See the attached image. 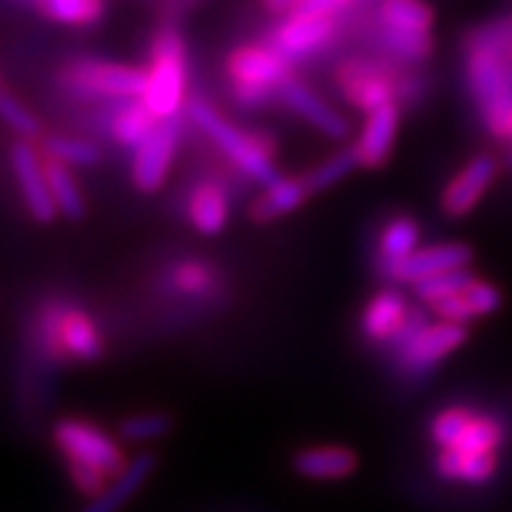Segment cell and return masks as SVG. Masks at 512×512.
<instances>
[{
    "instance_id": "obj_19",
    "label": "cell",
    "mask_w": 512,
    "mask_h": 512,
    "mask_svg": "<svg viewBox=\"0 0 512 512\" xmlns=\"http://www.w3.org/2000/svg\"><path fill=\"white\" fill-rule=\"evenodd\" d=\"M154 468V453H138L133 461H128V466L123 468V474H117V479L112 484H107V489L102 494H97L81 512H120L141 492L143 484L154 474Z\"/></svg>"
},
{
    "instance_id": "obj_35",
    "label": "cell",
    "mask_w": 512,
    "mask_h": 512,
    "mask_svg": "<svg viewBox=\"0 0 512 512\" xmlns=\"http://www.w3.org/2000/svg\"><path fill=\"white\" fill-rule=\"evenodd\" d=\"M169 429H172L169 414L154 411V414L128 416V419L120 424V437H123L125 442H151L167 435Z\"/></svg>"
},
{
    "instance_id": "obj_3",
    "label": "cell",
    "mask_w": 512,
    "mask_h": 512,
    "mask_svg": "<svg viewBox=\"0 0 512 512\" xmlns=\"http://www.w3.org/2000/svg\"><path fill=\"white\" fill-rule=\"evenodd\" d=\"M468 341V325L437 320L429 323L422 307H411L401 331L390 338L388 351L398 370L409 377H424L440 367Z\"/></svg>"
},
{
    "instance_id": "obj_24",
    "label": "cell",
    "mask_w": 512,
    "mask_h": 512,
    "mask_svg": "<svg viewBox=\"0 0 512 512\" xmlns=\"http://www.w3.org/2000/svg\"><path fill=\"white\" fill-rule=\"evenodd\" d=\"M156 125H159V117L146 107L143 99L117 102L110 115V136L125 149H136L151 136Z\"/></svg>"
},
{
    "instance_id": "obj_22",
    "label": "cell",
    "mask_w": 512,
    "mask_h": 512,
    "mask_svg": "<svg viewBox=\"0 0 512 512\" xmlns=\"http://www.w3.org/2000/svg\"><path fill=\"white\" fill-rule=\"evenodd\" d=\"M419 237H422V229H419V221L414 216L401 214L385 221L383 232L377 237V268H380V273L416 253Z\"/></svg>"
},
{
    "instance_id": "obj_36",
    "label": "cell",
    "mask_w": 512,
    "mask_h": 512,
    "mask_svg": "<svg viewBox=\"0 0 512 512\" xmlns=\"http://www.w3.org/2000/svg\"><path fill=\"white\" fill-rule=\"evenodd\" d=\"M0 120L8 125L11 130L19 133V138H26V141H32V138L39 136V120L32 115V112L26 110L24 104L19 99L13 97L11 91H6L0 86Z\"/></svg>"
},
{
    "instance_id": "obj_20",
    "label": "cell",
    "mask_w": 512,
    "mask_h": 512,
    "mask_svg": "<svg viewBox=\"0 0 512 512\" xmlns=\"http://www.w3.org/2000/svg\"><path fill=\"white\" fill-rule=\"evenodd\" d=\"M359 468L357 453L344 445H318L294 455V471L312 481L349 479Z\"/></svg>"
},
{
    "instance_id": "obj_38",
    "label": "cell",
    "mask_w": 512,
    "mask_h": 512,
    "mask_svg": "<svg viewBox=\"0 0 512 512\" xmlns=\"http://www.w3.org/2000/svg\"><path fill=\"white\" fill-rule=\"evenodd\" d=\"M354 6V0H302L292 13H307V16H341Z\"/></svg>"
},
{
    "instance_id": "obj_25",
    "label": "cell",
    "mask_w": 512,
    "mask_h": 512,
    "mask_svg": "<svg viewBox=\"0 0 512 512\" xmlns=\"http://www.w3.org/2000/svg\"><path fill=\"white\" fill-rule=\"evenodd\" d=\"M375 42L383 50V55L401 63H419L427 60L435 50L432 34L429 32H406V29H393V26L377 24Z\"/></svg>"
},
{
    "instance_id": "obj_30",
    "label": "cell",
    "mask_w": 512,
    "mask_h": 512,
    "mask_svg": "<svg viewBox=\"0 0 512 512\" xmlns=\"http://www.w3.org/2000/svg\"><path fill=\"white\" fill-rule=\"evenodd\" d=\"M39 8L50 16L52 21L71 26H91L97 24L107 11L104 0H42Z\"/></svg>"
},
{
    "instance_id": "obj_17",
    "label": "cell",
    "mask_w": 512,
    "mask_h": 512,
    "mask_svg": "<svg viewBox=\"0 0 512 512\" xmlns=\"http://www.w3.org/2000/svg\"><path fill=\"white\" fill-rule=\"evenodd\" d=\"M229 195L214 180L195 182L188 193V203H185V214H188L190 227L198 234L214 237V234L224 232L229 224Z\"/></svg>"
},
{
    "instance_id": "obj_6",
    "label": "cell",
    "mask_w": 512,
    "mask_h": 512,
    "mask_svg": "<svg viewBox=\"0 0 512 512\" xmlns=\"http://www.w3.org/2000/svg\"><path fill=\"white\" fill-rule=\"evenodd\" d=\"M146 68L104 63V60H76L63 71L60 84L81 99L130 102L146 94Z\"/></svg>"
},
{
    "instance_id": "obj_14",
    "label": "cell",
    "mask_w": 512,
    "mask_h": 512,
    "mask_svg": "<svg viewBox=\"0 0 512 512\" xmlns=\"http://www.w3.org/2000/svg\"><path fill=\"white\" fill-rule=\"evenodd\" d=\"M494 177H497V162L494 156L479 154L474 156L466 167L453 175V180L445 185L440 195V208L442 214L450 216V219H463L479 206V201L487 195V190L492 188Z\"/></svg>"
},
{
    "instance_id": "obj_27",
    "label": "cell",
    "mask_w": 512,
    "mask_h": 512,
    "mask_svg": "<svg viewBox=\"0 0 512 512\" xmlns=\"http://www.w3.org/2000/svg\"><path fill=\"white\" fill-rule=\"evenodd\" d=\"M377 24L406 32H429L435 24V11L424 0H380Z\"/></svg>"
},
{
    "instance_id": "obj_1",
    "label": "cell",
    "mask_w": 512,
    "mask_h": 512,
    "mask_svg": "<svg viewBox=\"0 0 512 512\" xmlns=\"http://www.w3.org/2000/svg\"><path fill=\"white\" fill-rule=\"evenodd\" d=\"M463 76L481 125L512 138V13L471 26L463 37Z\"/></svg>"
},
{
    "instance_id": "obj_26",
    "label": "cell",
    "mask_w": 512,
    "mask_h": 512,
    "mask_svg": "<svg viewBox=\"0 0 512 512\" xmlns=\"http://www.w3.org/2000/svg\"><path fill=\"white\" fill-rule=\"evenodd\" d=\"M47 182H50V193L55 198L58 214L65 219L78 221L86 216V198L81 188L73 180V172L68 164L55 162V159H45Z\"/></svg>"
},
{
    "instance_id": "obj_37",
    "label": "cell",
    "mask_w": 512,
    "mask_h": 512,
    "mask_svg": "<svg viewBox=\"0 0 512 512\" xmlns=\"http://www.w3.org/2000/svg\"><path fill=\"white\" fill-rule=\"evenodd\" d=\"M466 297L474 318H489V315H494L502 307V292L492 281L474 279L466 286Z\"/></svg>"
},
{
    "instance_id": "obj_16",
    "label": "cell",
    "mask_w": 512,
    "mask_h": 512,
    "mask_svg": "<svg viewBox=\"0 0 512 512\" xmlns=\"http://www.w3.org/2000/svg\"><path fill=\"white\" fill-rule=\"evenodd\" d=\"M279 99L294 112V115H299L302 120H307L312 128L320 130L323 136L344 138L346 133H349V125H346L344 117L338 115V110H333L331 104L325 102V99H320V94H315V91H312L305 81H299L294 73L281 84Z\"/></svg>"
},
{
    "instance_id": "obj_11",
    "label": "cell",
    "mask_w": 512,
    "mask_h": 512,
    "mask_svg": "<svg viewBox=\"0 0 512 512\" xmlns=\"http://www.w3.org/2000/svg\"><path fill=\"white\" fill-rule=\"evenodd\" d=\"M338 37V16H307L286 13L279 24L268 32L266 42L284 55L286 60H305L331 47Z\"/></svg>"
},
{
    "instance_id": "obj_7",
    "label": "cell",
    "mask_w": 512,
    "mask_h": 512,
    "mask_svg": "<svg viewBox=\"0 0 512 512\" xmlns=\"http://www.w3.org/2000/svg\"><path fill=\"white\" fill-rule=\"evenodd\" d=\"M52 440L68 458V466H84L102 476L123 474L128 466L123 450L102 427L84 419H60L52 429Z\"/></svg>"
},
{
    "instance_id": "obj_41",
    "label": "cell",
    "mask_w": 512,
    "mask_h": 512,
    "mask_svg": "<svg viewBox=\"0 0 512 512\" xmlns=\"http://www.w3.org/2000/svg\"><path fill=\"white\" fill-rule=\"evenodd\" d=\"M357 3H367V0H354V6H357Z\"/></svg>"
},
{
    "instance_id": "obj_28",
    "label": "cell",
    "mask_w": 512,
    "mask_h": 512,
    "mask_svg": "<svg viewBox=\"0 0 512 512\" xmlns=\"http://www.w3.org/2000/svg\"><path fill=\"white\" fill-rule=\"evenodd\" d=\"M167 284L185 297H211L219 286V273L203 260H182L169 271Z\"/></svg>"
},
{
    "instance_id": "obj_13",
    "label": "cell",
    "mask_w": 512,
    "mask_h": 512,
    "mask_svg": "<svg viewBox=\"0 0 512 512\" xmlns=\"http://www.w3.org/2000/svg\"><path fill=\"white\" fill-rule=\"evenodd\" d=\"M11 167L16 180H19V190L24 195L26 211L39 224H50L58 216V206H55V198L50 193V182H47L42 154L26 138H21V141H16L11 146Z\"/></svg>"
},
{
    "instance_id": "obj_32",
    "label": "cell",
    "mask_w": 512,
    "mask_h": 512,
    "mask_svg": "<svg viewBox=\"0 0 512 512\" xmlns=\"http://www.w3.org/2000/svg\"><path fill=\"white\" fill-rule=\"evenodd\" d=\"M357 167H359V159L351 146L349 149L336 151V154L328 156L325 162H320L318 167H312L310 172H307L305 175L307 188H310L312 195L320 193V190L333 188V185H338V182L344 180V177H349Z\"/></svg>"
},
{
    "instance_id": "obj_9",
    "label": "cell",
    "mask_w": 512,
    "mask_h": 512,
    "mask_svg": "<svg viewBox=\"0 0 512 512\" xmlns=\"http://www.w3.org/2000/svg\"><path fill=\"white\" fill-rule=\"evenodd\" d=\"M403 71L383 60L346 58L336 68V84L359 112H372L388 102H398V81Z\"/></svg>"
},
{
    "instance_id": "obj_10",
    "label": "cell",
    "mask_w": 512,
    "mask_h": 512,
    "mask_svg": "<svg viewBox=\"0 0 512 512\" xmlns=\"http://www.w3.org/2000/svg\"><path fill=\"white\" fill-rule=\"evenodd\" d=\"M180 136V117H167V120H159V125L151 130V136L133 149L130 177L141 193H156L167 182L177 146H180Z\"/></svg>"
},
{
    "instance_id": "obj_18",
    "label": "cell",
    "mask_w": 512,
    "mask_h": 512,
    "mask_svg": "<svg viewBox=\"0 0 512 512\" xmlns=\"http://www.w3.org/2000/svg\"><path fill=\"white\" fill-rule=\"evenodd\" d=\"M411 307L406 305L398 289H383L367 302L362 315V333L372 344H388L390 338L401 331V325L409 318Z\"/></svg>"
},
{
    "instance_id": "obj_21",
    "label": "cell",
    "mask_w": 512,
    "mask_h": 512,
    "mask_svg": "<svg viewBox=\"0 0 512 512\" xmlns=\"http://www.w3.org/2000/svg\"><path fill=\"white\" fill-rule=\"evenodd\" d=\"M310 195L312 193L307 188L305 175L279 177L276 182L266 185V190L255 198V203L250 206V216L258 224H268V221H276L281 216L297 211Z\"/></svg>"
},
{
    "instance_id": "obj_15",
    "label": "cell",
    "mask_w": 512,
    "mask_h": 512,
    "mask_svg": "<svg viewBox=\"0 0 512 512\" xmlns=\"http://www.w3.org/2000/svg\"><path fill=\"white\" fill-rule=\"evenodd\" d=\"M398 128H401V104L398 102H388L383 107H377V110L367 112L359 138L351 146L359 159V167H383L393 146H396Z\"/></svg>"
},
{
    "instance_id": "obj_42",
    "label": "cell",
    "mask_w": 512,
    "mask_h": 512,
    "mask_svg": "<svg viewBox=\"0 0 512 512\" xmlns=\"http://www.w3.org/2000/svg\"><path fill=\"white\" fill-rule=\"evenodd\" d=\"M510 141H512V138H510Z\"/></svg>"
},
{
    "instance_id": "obj_39",
    "label": "cell",
    "mask_w": 512,
    "mask_h": 512,
    "mask_svg": "<svg viewBox=\"0 0 512 512\" xmlns=\"http://www.w3.org/2000/svg\"><path fill=\"white\" fill-rule=\"evenodd\" d=\"M299 3H302V0H266V6L271 8L273 13H281V16L292 13Z\"/></svg>"
},
{
    "instance_id": "obj_29",
    "label": "cell",
    "mask_w": 512,
    "mask_h": 512,
    "mask_svg": "<svg viewBox=\"0 0 512 512\" xmlns=\"http://www.w3.org/2000/svg\"><path fill=\"white\" fill-rule=\"evenodd\" d=\"M507 437V427L497 416L476 414L468 427L463 429L461 440L455 442V450H468V453H497Z\"/></svg>"
},
{
    "instance_id": "obj_4",
    "label": "cell",
    "mask_w": 512,
    "mask_h": 512,
    "mask_svg": "<svg viewBox=\"0 0 512 512\" xmlns=\"http://www.w3.org/2000/svg\"><path fill=\"white\" fill-rule=\"evenodd\" d=\"M146 73V107L159 120L180 115L188 91V50L180 29L172 21L159 26L151 37V60Z\"/></svg>"
},
{
    "instance_id": "obj_23",
    "label": "cell",
    "mask_w": 512,
    "mask_h": 512,
    "mask_svg": "<svg viewBox=\"0 0 512 512\" xmlns=\"http://www.w3.org/2000/svg\"><path fill=\"white\" fill-rule=\"evenodd\" d=\"M435 468L442 479L461 481V484H487L497 471V453L442 448L435 458Z\"/></svg>"
},
{
    "instance_id": "obj_2",
    "label": "cell",
    "mask_w": 512,
    "mask_h": 512,
    "mask_svg": "<svg viewBox=\"0 0 512 512\" xmlns=\"http://www.w3.org/2000/svg\"><path fill=\"white\" fill-rule=\"evenodd\" d=\"M185 110H188V117L198 125L203 136L214 143L216 149L227 156L242 175L263 185V188L279 180L281 175L276 169V162H273L276 149H273L271 138L237 128L234 123H229L227 117L219 115L206 99H190L185 104Z\"/></svg>"
},
{
    "instance_id": "obj_40",
    "label": "cell",
    "mask_w": 512,
    "mask_h": 512,
    "mask_svg": "<svg viewBox=\"0 0 512 512\" xmlns=\"http://www.w3.org/2000/svg\"><path fill=\"white\" fill-rule=\"evenodd\" d=\"M26 3H37V6H39V3H42V0H26Z\"/></svg>"
},
{
    "instance_id": "obj_31",
    "label": "cell",
    "mask_w": 512,
    "mask_h": 512,
    "mask_svg": "<svg viewBox=\"0 0 512 512\" xmlns=\"http://www.w3.org/2000/svg\"><path fill=\"white\" fill-rule=\"evenodd\" d=\"M47 159L63 162L68 167H94L102 162V151L97 143L71 136H50L45 141Z\"/></svg>"
},
{
    "instance_id": "obj_34",
    "label": "cell",
    "mask_w": 512,
    "mask_h": 512,
    "mask_svg": "<svg viewBox=\"0 0 512 512\" xmlns=\"http://www.w3.org/2000/svg\"><path fill=\"white\" fill-rule=\"evenodd\" d=\"M476 411L468 409V406H450V409L440 411V414L432 419L429 424V435L437 448H453L455 442L461 440L463 429L468 427V422L474 419Z\"/></svg>"
},
{
    "instance_id": "obj_8",
    "label": "cell",
    "mask_w": 512,
    "mask_h": 512,
    "mask_svg": "<svg viewBox=\"0 0 512 512\" xmlns=\"http://www.w3.org/2000/svg\"><path fill=\"white\" fill-rule=\"evenodd\" d=\"M39 333L52 359L71 357L78 362H97L104 354L102 333L78 307H47L39 320Z\"/></svg>"
},
{
    "instance_id": "obj_12",
    "label": "cell",
    "mask_w": 512,
    "mask_h": 512,
    "mask_svg": "<svg viewBox=\"0 0 512 512\" xmlns=\"http://www.w3.org/2000/svg\"><path fill=\"white\" fill-rule=\"evenodd\" d=\"M471 260H474V253L466 242H440V245L419 247L409 258L383 271V279L388 284L414 286L424 279L440 276V273L468 268Z\"/></svg>"
},
{
    "instance_id": "obj_33",
    "label": "cell",
    "mask_w": 512,
    "mask_h": 512,
    "mask_svg": "<svg viewBox=\"0 0 512 512\" xmlns=\"http://www.w3.org/2000/svg\"><path fill=\"white\" fill-rule=\"evenodd\" d=\"M474 279L476 276L474 273H468V268H461V271H448L414 284V294L422 305L432 307L437 305V302H442V299L453 297V294H461Z\"/></svg>"
},
{
    "instance_id": "obj_5",
    "label": "cell",
    "mask_w": 512,
    "mask_h": 512,
    "mask_svg": "<svg viewBox=\"0 0 512 512\" xmlns=\"http://www.w3.org/2000/svg\"><path fill=\"white\" fill-rule=\"evenodd\" d=\"M292 73V60H286L268 42H263V45H242L229 52L227 58L232 97L245 110H260L273 97H279L281 84Z\"/></svg>"
}]
</instances>
